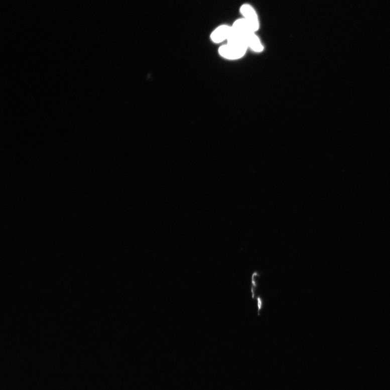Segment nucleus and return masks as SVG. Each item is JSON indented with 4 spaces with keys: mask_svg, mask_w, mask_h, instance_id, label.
<instances>
[{
    "mask_svg": "<svg viewBox=\"0 0 390 390\" xmlns=\"http://www.w3.org/2000/svg\"><path fill=\"white\" fill-rule=\"evenodd\" d=\"M247 47L234 44L223 45L219 49L218 52L222 57L229 60H237L244 57Z\"/></svg>",
    "mask_w": 390,
    "mask_h": 390,
    "instance_id": "1",
    "label": "nucleus"
},
{
    "mask_svg": "<svg viewBox=\"0 0 390 390\" xmlns=\"http://www.w3.org/2000/svg\"><path fill=\"white\" fill-rule=\"evenodd\" d=\"M243 19L249 25L251 29L256 32L259 29V21L256 12L249 4H243L239 9Z\"/></svg>",
    "mask_w": 390,
    "mask_h": 390,
    "instance_id": "2",
    "label": "nucleus"
},
{
    "mask_svg": "<svg viewBox=\"0 0 390 390\" xmlns=\"http://www.w3.org/2000/svg\"><path fill=\"white\" fill-rule=\"evenodd\" d=\"M240 34L243 37L248 48H250L251 50L256 53L263 51L264 46L255 32L249 31Z\"/></svg>",
    "mask_w": 390,
    "mask_h": 390,
    "instance_id": "3",
    "label": "nucleus"
},
{
    "mask_svg": "<svg viewBox=\"0 0 390 390\" xmlns=\"http://www.w3.org/2000/svg\"><path fill=\"white\" fill-rule=\"evenodd\" d=\"M232 31V27L228 25H222L211 34V39L215 43L218 44L227 40Z\"/></svg>",
    "mask_w": 390,
    "mask_h": 390,
    "instance_id": "4",
    "label": "nucleus"
},
{
    "mask_svg": "<svg viewBox=\"0 0 390 390\" xmlns=\"http://www.w3.org/2000/svg\"><path fill=\"white\" fill-rule=\"evenodd\" d=\"M260 276L259 274L255 271L253 272L251 279V296L253 299H255L256 297V290L257 287V282L256 281V278Z\"/></svg>",
    "mask_w": 390,
    "mask_h": 390,
    "instance_id": "5",
    "label": "nucleus"
},
{
    "mask_svg": "<svg viewBox=\"0 0 390 390\" xmlns=\"http://www.w3.org/2000/svg\"><path fill=\"white\" fill-rule=\"evenodd\" d=\"M257 302V307H258V315L259 316L260 315V311L262 310L263 309L264 306V300L262 298V297L258 296L256 298Z\"/></svg>",
    "mask_w": 390,
    "mask_h": 390,
    "instance_id": "6",
    "label": "nucleus"
}]
</instances>
